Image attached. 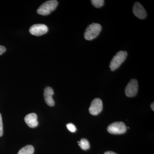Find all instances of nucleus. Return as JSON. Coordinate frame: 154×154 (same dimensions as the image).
Returning a JSON list of instances; mask_svg holds the SVG:
<instances>
[{"instance_id": "obj_17", "label": "nucleus", "mask_w": 154, "mask_h": 154, "mask_svg": "<svg viewBox=\"0 0 154 154\" xmlns=\"http://www.w3.org/2000/svg\"><path fill=\"white\" fill-rule=\"evenodd\" d=\"M118 154L116 153V152H112V151H107L105 152V154Z\"/></svg>"}, {"instance_id": "obj_7", "label": "nucleus", "mask_w": 154, "mask_h": 154, "mask_svg": "<svg viewBox=\"0 0 154 154\" xmlns=\"http://www.w3.org/2000/svg\"><path fill=\"white\" fill-rule=\"evenodd\" d=\"M103 108V103L102 100L99 98L94 99L89 108V112L93 115H97L102 111Z\"/></svg>"}, {"instance_id": "obj_14", "label": "nucleus", "mask_w": 154, "mask_h": 154, "mask_svg": "<svg viewBox=\"0 0 154 154\" xmlns=\"http://www.w3.org/2000/svg\"><path fill=\"white\" fill-rule=\"evenodd\" d=\"M66 127L71 132H75L76 131V128L74 125L72 124V123H69V124H67Z\"/></svg>"}, {"instance_id": "obj_6", "label": "nucleus", "mask_w": 154, "mask_h": 154, "mask_svg": "<svg viewBox=\"0 0 154 154\" xmlns=\"http://www.w3.org/2000/svg\"><path fill=\"white\" fill-rule=\"evenodd\" d=\"M48 28L44 24H35L31 26L29 32L32 35L37 36H42L47 33Z\"/></svg>"}, {"instance_id": "obj_13", "label": "nucleus", "mask_w": 154, "mask_h": 154, "mask_svg": "<svg viewBox=\"0 0 154 154\" xmlns=\"http://www.w3.org/2000/svg\"><path fill=\"white\" fill-rule=\"evenodd\" d=\"M91 2L93 5L97 8L102 7L104 4L103 0H91Z\"/></svg>"}, {"instance_id": "obj_16", "label": "nucleus", "mask_w": 154, "mask_h": 154, "mask_svg": "<svg viewBox=\"0 0 154 154\" xmlns=\"http://www.w3.org/2000/svg\"><path fill=\"white\" fill-rule=\"evenodd\" d=\"M6 51V48L5 46H2V45H0V55L2 54L5 52Z\"/></svg>"}, {"instance_id": "obj_3", "label": "nucleus", "mask_w": 154, "mask_h": 154, "mask_svg": "<svg viewBox=\"0 0 154 154\" xmlns=\"http://www.w3.org/2000/svg\"><path fill=\"white\" fill-rule=\"evenodd\" d=\"M128 55V53L126 51H119L116 53L110 64V68L112 71H114L116 69H118L121 66L122 64L123 63L126 59Z\"/></svg>"}, {"instance_id": "obj_15", "label": "nucleus", "mask_w": 154, "mask_h": 154, "mask_svg": "<svg viewBox=\"0 0 154 154\" xmlns=\"http://www.w3.org/2000/svg\"><path fill=\"white\" fill-rule=\"evenodd\" d=\"M3 134V125L2 115L0 113V137H2Z\"/></svg>"}, {"instance_id": "obj_10", "label": "nucleus", "mask_w": 154, "mask_h": 154, "mask_svg": "<svg viewBox=\"0 0 154 154\" xmlns=\"http://www.w3.org/2000/svg\"><path fill=\"white\" fill-rule=\"evenodd\" d=\"M25 121L27 125L32 128L36 127L38 125L37 115L35 113H31L26 115Z\"/></svg>"}, {"instance_id": "obj_9", "label": "nucleus", "mask_w": 154, "mask_h": 154, "mask_svg": "<svg viewBox=\"0 0 154 154\" xmlns=\"http://www.w3.org/2000/svg\"><path fill=\"white\" fill-rule=\"evenodd\" d=\"M54 94L53 90L51 87H47L44 89V96L45 101L48 106H53L54 105V101L52 98Z\"/></svg>"}, {"instance_id": "obj_11", "label": "nucleus", "mask_w": 154, "mask_h": 154, "mask_svg": "<svg viewBox=\"0 0 154 154\" xmlns=\"http://www.w3.org/2000/svg\"><path fill=\"white\" fill-rule=\"evenodd\" d=\"M34 148L33 146L27 145L21 149L17 154H33Z\"/></svg>"}, {"instance_id": "obj_4", "label": "nucleus", "mask_w": 154, "mask_h": 154, "mask_svg": "<svg viewBox=\"0 0 154 154\" xmlns=\"http://www.w3.org/2000/svg\"><path fill=\"white\" fill-rule=\"evenodd\" d=\"M107 130L111 134H122L126 132L127 127L124 122H117L109 125L107 127Z\"/></svg>"}, {"instance_id": "obj_5", "label": "nucleus", "mask_w": 154, "mask_h": 154, "mask_svg": "<svg viewBox=\"0 0 154 154\" xmlns=\"http://www.w3.org/2000/svg\"><path fill=\"white\" fill-rule=\"evenodd\" d=\"M138 84L137 80L133 79L130 81L125 89V94L128 97H134L137 94Z\"/></svg>"}, {"instance_id": "obj_1", "label": "nucleus", "mask_w": 154, "mask_h": 154, "mask_svg": "<svg viewBox=\"0 0 154 154\" xmlns=\"http://www.w3.org/2000/svg\"><path fill=\"white\" fill-rule=\"evenodd\" d=\"M102 26L98 23H93L86 28L84 37L87 40H92L96 38L102 30Z\"/></svg>"}, {"instance_id": "obj_12", "label": "nucleus", "mask_w": 154, "mask_h": 154, "mask_svg": "<svg viewBox=\"0 0 154 154\" xmlns=\"http://www.w3.org/2000/svg\"><path fill=\"white\" fill-rule=\"evenodd\" d=\"M79 146L83 150H86L90 149V144L89 142L86 139H82L80 141L78 142Z\"/></svg>"}, {"instance_id": "obj_8", "label": "nucleus", "mask_w": 154, "mask_h": 154, "mask_svg": "<svg viewBox=\"0 0 154 154\" xmlns=\"http://www.w3.org/2000/svg\"><path fill=\"white\" fill-rule=\"evenodd\" d=\"M133 13L134 16L140 19H144L147 16L146 12L140 3L135 2L133 7Z\"/></svg>"}, {"instance_id": "obj_18", "label": "nucleus", "mask_w": 154, "mask_h": 154, "mask_svg": "<svg viewBox=\"0 0 154 154\" xmlns=\"http://www.w3.org/2000/svg\"><path fill=\"white\" fill-rule=\"evenodd\" d=\"M151 108L152 110H154V102H153L152 103V105H151Z\"/></svg>"}, {"instance_id": "obj_2", "label": "nucleus", "mask_w": 154, "mask_h": 154, "mask_svg": "<svg viewBox=\"0 0 154 154\" xmlns=\"http://www.w3.org/2000/svg\"><path fill=\"white\" fill-rule=\"evenodd\" d=\"M58 2L56 0L47 1L42 4L37 10V13L39 15L47 16L55 10L58 5Z\"/></svg>"}]
</instances>
